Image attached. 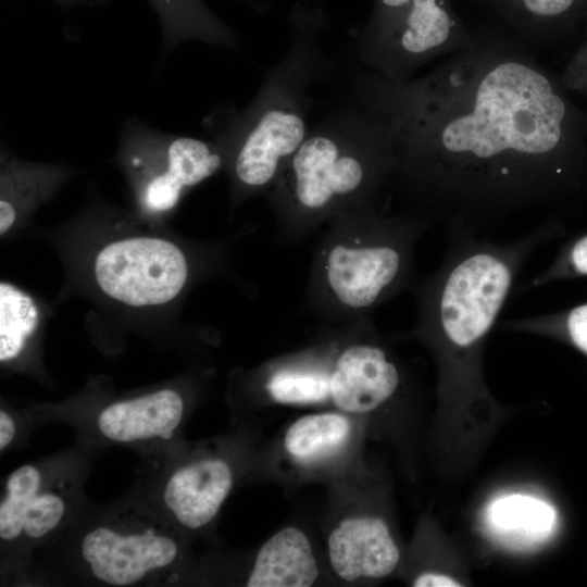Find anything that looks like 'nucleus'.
Segmentation results:
<instances>
[{"instance_id":"f257e3e1","label":"nucleus","mask_w":587,"mask_h":587,"mask_svg":"<svg viewBox=\"0 0 587 587\" xmlns=\"http://www.w3.org/2000/svg\"><path fill=\"white\" fill-rule=\"evenodd\" d=\"M351 84L390 125V183L432 223L478 233L587 190L585 120L521 41L477 38L423 76L364 68Z\"/></svg>"},{"instance_id":"f03ea898","label":"nucleus","mask_w":587,"mask_h":587,"mask_svg":"<svg viewBox=\"0 0 587 587\" xmlns=\"http://www.w3.org/2000/svg\"><path fill=\"white\" fill-rule=\"evenodd\" d=\"M288 24L287 50L249 104L215 108L203 118L209 137L225 151L236 202L265 197L276 183L311 129V91L332 67L323 40L325 1L297 0Z\"/></svg>"},{"instance_id":"7ed1b4c3","label":"nucleus","mask_w":587,"mask_h":587,"mask_svg":"<svg viewBox=\"0 0 587 587\" xmlns=\"http://www.w3.org/2000/svg\"><path fill=\"white\" fill-rule=\"evenodd\" d=\"M353 99L315 126L265 195L277 240L296 243L344 211L376 202L397 159L384 114L354 90Z\"/></svg>"},{"instance_id":"20e7f679","label":"nucleus","mask_w":587,"mask_h":587,"mask_svg":"<svg viewBox=\"0 0 587 587\" xmlns=\"http://www.w3.org/2000/svg\"><path fill=\"white\" fill-rule=\"evenodd\" d=\"M432 224L410 211L388 215L376 202L335 216L314 248L302 311L338 325L411 292L419 280L415 248Z\"/></svg>"},{"instance_id":"39448f33","label":"nucleus","mask_w":587,"mask_h":587,"mask_svg":"<svg viewBox=\"0 0 587 587\" xmlns=\"http://www.w3.org/2000/svg\"><path fill=\"white\" fill-rule=\"evenodd\" d=\"M476 40L458 25L445 0H374L357 30L355 53L364 68L400 80Z\"/></svg>"},{"instance_id":"423d86ee","label":"nucleus","mask_w":587,"mask_h":587,"mask_svg":"<svg viewBox=\"0 0 587 587\" xmlns=\"http://www.w3.org/2000/svg\"><path fill=\"white\" fill-rule=\"evenodd\" d=\"M93 273L100 289L130 307L159 305L175 299L189 278L183 250L157 237H130L104 246Z\"/></svg>"},{"instance_id":"0eeeda50","label":"nucleus","mask_w":587,"mask_h":587,"mask_svg":"<svg viewBox=\"0 0 587 587\" xmlns=\"http://www.w3.org/2000/svg\"><path fill=\"white\" fill-rule=\"evenodd\" d=\"M338 326L329 401L346 413L373 412L399 392L402 386L399 365L377 335L373 316Z\"/></svg>"},{"instance_id":"6e6552de","label":"nucleus","mask_w":587,"mask_h":587,"mask_svg":"<svg viewBox=\"0 0 587 587\" xmlns=\"http://www.w3.org/2000/svg\"><path fill=\"white\" fill-rule=\"evenodd\" d=\"M178 552L175 541L151 529L139 534L122 535L99 527L89 532L82 544L83 558L92 574L114 586L139 582L157 569L170 565Z\"/></svg>"},{"instance_id":"1a4fd4ad","label":"nucleus","mask_w":587,"mask_h":587,"mask_svg":"<svg viewBox=\"0 0 587 587\" xmlns=\"http://www.w3.org/2000/svg\"><path fill=\"white\" fill-rule=\"evenodd\" d=\"M327 549L333 571L346 582L386 577L400 560L389 527L373 515L340 521L328 536Z\"/></svg>"},{"instance_id":"9d476101","label":"nucleus","mask_w":587,"mask_h":587,"mask_svg":"<svg viewBox=\"0 0 587 587\" xmlns=\"http://www.w3.org/2000/svg\"><path fill=\"white\" fill-rule=\"evenodd\" d=\"M233 486L227 463L207 459L176 471L164 490V501L176 520L198 529L213 520Z\"/></svg>"},{"instance_id":"9b49d317","label":"nucleus","mask_w":587,"mask_h":587,"mask_svg":"<svg viewBox=\"0 0 587 587\" xmlns=\"http://www.w3.org/2000/svg\"><path fill=\"white\" fill-rule=\"evenodd\" d=\"M488 536L512 551H529L552 537L558 515L548 502L529 495L509 494L491 500L483 516Z\"/></svg>"},{"instance_id":"f8f14e48","label":"nucleus","mask_w":587,"mask_h":587,"mask_svg":"<svg viewBox=\"0 0 587 587\" xmlns=\"http://www.w3.org/2000/svg\"><path fill=\"white\" fill-rule=\"evenodd\" d=\"M184 411L182 397L163 389L136 399L113 403L99 415L98 425L109 439L120 442L171 438Z\"/></svg>"},{"instance_id":"ddd939ff","label":"nucleus","mask_w":587,"mask_h":587,"mask_svg":"<svg viewBox=\"0 0 587 587\" xmlns=\"http://www.w3.org/2000/svg\"><path fill=\"white\" fill-rule=\"evenodd\" d=\"M319 566L308 536L294 526L273 535L260 548L247 579L249 587H309Z\"/></svg>"},{"instance_id":"4468645a","label":"nucleus","mask_w":587,"mask_h":587,"mask_svg":"<svg viewBox=\"0 0 587 587\" xmlns=\"http://www.w3.org/2000/svg\"><path fill=\"white\" fill-rule=\"evenodd\" d=\"M161 26L162 59L179 45L201 41L223 48H237L240 38L203 0H147Z\"/></svg>"},{"instance_id":"2eb2a0df","label":"nucleus","mask_w":587,"mask_h":587,"mask_svg":"<svg viewBox=\"0 0 587 587\" xmlns=\"http://www.w3.org/2000/svg\"><path fill=\"white\" fill-rule=\"evenodd\" d=\"M207 173L199 139L172 134L170 170L139 182V203L150 214L168 212L178 204L186 190L205 180Z\"/></svg>"},{"instance_id":"dca6fc26","label":"nucleus","mask_w":587,"mask_h":587,"mask_svg":"<svg viewBox=\"0 0 587 587\" xmlns=\"http://www.w3.org/2000/svg\"><path fill=\"white\" fill-rule=\"evenodd\" d=\"M321 345L265 371L264 389L275 402L314 404L329 400L333 357L324 360Z\"/></svg>"},{"instance_id":"f3484780","label":"nucleus","mask_w":587,"mask_h":587,"mask_svg":"<svg viewBox=\"0 0 587 587\" xmlns=\"http://www.w3.org/2000/svg\"><path fill=\"white\" fill-rule=\"evenodd\" d=\"M351 421L338 412H320L297 419L286 430L284 448L288 455L303 464L329 458L348 441Z\"/></svg>"},{"instance_id":"a211bd4d","label":"nucleus","mask_w":587,"mask_h":587,"mask_svg":"<svg viewBox=\"0 0 587 587\" xmlns=\"http://www.w3.org/2000/svg\"><path fill=\"white\" fill-rule=\"evenodd\" d=\"M39 311L34 300L8 283L0 284V361L16 358L34 334Z\"/></svg>"},{"instance_id":"6ab92c4d","label":"nucleus","mask_w":587,"mask_h":587,"mask_svg":"<svg viewBox=\"0 0 587 587\" xmlns=\"http://www.w3.org/2000/svg\"><path fill=\"white\" fill-rule=\"evenodd\" d=\"M498 327L553 338L587 355V301L563 310L507 320Z\"/></svg>"},{"instance_id":"aec40b11","label":"nucleus","mask_w":587,"mask_h":587,"mask_svg":"<svg viewBox=\"0 0 587 587\" xmlns=\"http://www.w3.org/2000/svg\"><path fill=\"white\" fill-rule=\"evenodd\" d=\"M40 474L30 466L15 470L7 482V496L0 505V536L11 540L24 532V515L32 499L38 494Z\"/></svg>"},{"instance_id":"412c9836","label":"nucleus","mask_w":587,"mask_h":587,"mask_svg":"<svg viewBox=\"0 0 587 587\" xmlns=\"http://www.w3.org/2000/svg\"><path fill=\"white\" fill-rule=\"evenodd\" d=\"M577 278H587V230L566 240L553 261L533 278L516 285L512 295Z\"/></svg>"},{"instance_id":"4be33fe9","label":"nucleus","mask_w":587,"mask_h":587,"mask_svg":"<svg viewBox=\"0 0 587 587\" xmlns=\"http://www.w3.org/2000/svg\"><path fill=\"white\" fill-rule=\"evenodd\" d=\"M64 513L63 500L52 494L36 495L24 515V533L40 538L53 529Z\"/></svg>"},{"instance_id":"5701e85b","label":"nucleus","mask_w":587,"mask_h":587,"mask_svg":"<svg viewBox=\"0 0 587 587\" xmlns=\"http://www.w3.org/2000/svg\"><path fill=\"white\" fill-rule=\"evenodd\" d=\"M535 24H550L574 12L582 0H515Z\"/></svg>"},{"instance_id":"b1692460","label":"nucleus","mask_w":587,"mask_h":587,"mask_svg":"<svg viewBox=\"0 0 587 587\" xmlns=\"http://www.w3.org/2000/svg\"><path fill=\"white\" fill-rule=\"evenodd\" d=\"M561 80L566 88L587 95V43L576 54Z\"/></svg>"},{"instance_id":"393cba45","label":"nucleus","mask_w":587,"mask_h":587,"mask_svg":"<svg viewBox=\"0 0 587 587\" xmlns=\"http://www.w3.org/2000/svg\"><path fill=\"white\" fill-rule=\"evenodd\" d=\"M415 587H459L461 583L454 577L439 573V572H425L420 574L414 580Z\"/></svg>"},{"instance_id":"a878e982","label":"nucleus","mask_w":587,"mask_h":587,"mask_svg":"<svg viewBox=\"0 0 587 587\" xmlns=\"http://www.w3.org/2000/svg\"><path fill=\"white\" fill-rule=\"evenodd\" d=\"M15 433L14 423L11 416L4 412H0V449L3 450L13 439Z\"/></svg>"},{"instance_id":"bb28decb","label":"nucleus","mask_w":587,"mask_h":587,"mask_svg":"<svg viewBox=\"0 0 587 587\" xmlns=\"http://www.w3.org/2000/svg\"><path fill=\"white\" fill-rule=\"evenodd\" d=\"M17 213L5 200H0V234L7 233L14 224Z\"/></svg>"},{"instance_id":"cd10ccee","label":"nucleus","mask_w":587,"mask_h":587,"mask_svg":"<svg viewBox=\"0 0 587 587\" xmlns=\"http://www.w3.org/2000/svg\"><path fill=\"white\" fill-rule=\"evenodd\" d=\"M64 9H74L77 7H99L111 2V0H53Z\"/></svg>"},{"instance_id":"c85d7f7f","label":"nucleus","mask_w":587,"mask_h":587,"mask_svg":"<svg viewBox=\"0 0 587 587\" xmlns=\"http://www.w3.org/2000/svg\"><path fill=\"white\" fill-rule=\"evenodd\" d=\"M247 2L251 8H253L258 12H263L267 9L270 4V0H243Z\"/></svg>"}]
</instances>
